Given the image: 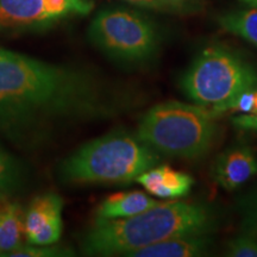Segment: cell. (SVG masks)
Wrapping results in <instances>:
<instances>
[{
    "mask_svg": "<svg viewBox=\"0 0 257 257\" xmlns=\"http://www.w3.org/2000/svg\"><path fill=\"white\" fill-rule=\"evenodd\" d=\"M134 101L130 91L92 69L5 49L0 56V134L18 147L35 148L66 128L114 117Z\"/></svg>",
    "mask_w": 257,
    "mask_h": 257,
    "instance_id": "obj_1",
    "label": "cell"
},
{
    "mask_svg": "<svg viewBox=\"0 0 257 257\" xmlns=\"http://www.w3.org/2000/svg\"><path fill=\"white\" fill-rule=\"evenodd\" d=\"M216 225L212 211L202 204L159 202L126 218L96 219L81 240L88 256H128L136 250L184 234L210 233Z\"/></svg>",
    "mask_w": 257,
    "mask_h": 257,
    "instance_id": "obj_2",
    "label": "cell"
},
{
    "mask_svg": "<svg viewBox=\"0 0 257 257\" xmlns=\"http://www.w3.org/2000/svg\"><path fill=\"white\" fill-rule=\"evenodd\" d=\"M160 157L137 135L113 131L79 148L61 163L59 174L70 185L124 184L156 167Z\"/></svg>",
    "mask_w": 257,
    "mask_h": 257,
    "instance_id": "obj_3",
    "label": "cell"
},
{
    "mask_svg": "<svg viewBox=\"0 0 257 257\" xmlns=\"http://www.w3.org/2000/svg\"><path fill=\"white\" fill-rule=\"evenodd\" d=\"M217 117L198 104L161 102L143 114L136 135L160 155L195 159L205 155L216 140Z\"/></svg>",
    "mask_w": 257,
    "mask_h": 257,
    "instance_id": "obj_4",
    "label": "cell"
},
{
    "mask_svg": "<svg viewBox=\"0 0 257 257\" xmlns=\"http://www.w3.org/2000/svg\"><path fill=\"white\" fill-rule=\"evenodd\" d=\"M181 88L194 104L219 115L242 93L256 91L257 69L239 54L221 46H211L186 70Z\"/></svg>",
    "mask_w": 257,
    "mask_h": 257,
    "instance_id": "obj_5",
    "label": "cell"
},
{
    "mask_svg": "<svg viewBox=\"0 0 257 257\" xmlns=\"http://www.w3.org/2000/svg\"><path fill=\"white\" fill-rule=\"evenodd\" d=\"M88 37L106 56L127 64L148 62L159 48V32L152 22L125 9L99 12L89 25Z\"/></svg>",
    "mask_w": 257,
    "mask_h": 257,
    "instance_id": "obj_6",
    "label": "cell"
},
{
    "mask_svg": "<svg viewBox=\"0 0 257 257\" xmlns=\"http://www.w3.org/2000/svg\"><path fill=\"white\" fill-rule=\"evenodd\" d=\"M63 200L55 193L38 195L25 213V236L31 245H53L62 234Z\"/></svg>",
    "mask_w": 257,
    "mask_h": 257,
    "instance_id": "obj_7",
    "label": "cell"
},
{
    "mask_svg": "<svg viewBox=\"0 0 257 257\" xmlns=\"http://www.w3.org/2000/svg\"><path fill=\"white\" fill-rule=\"evenodd\" d=\"M257 173V157L249 147L237 146L218 156L212 176L220 187L233 191Z\"/></svg>",
    "mask_w": 257,
    "mask_h": 257,
    "instance_id": "obj_8",
    "label": "cell"
},
{
    "mask_svg": "<svg viewBox=\"0 0 257 257\" xmlns=\"http://www.w3.org/2000/svg\"><path fill=\"white\" fill-rule=\"evenodd\" d=\"M43 0H0V34H18L50 25Z\"/></svg>",
    "mask_w": 257,
    "mask_h": 257,
    "instance_id": "obj_9",
    "label": "cell"
},
{
    "mask_svg": "<svg viewBox=\"0 0 257 257\" xmlns=\"http://www.w3.org/2000/svg\"><path fill=\"white\" fill-rule=\"evenodd\" d=\"M211 239L208 233L176 236L150 244L131 252L133 257H198L208 252Z\"/></svg>",
    "mask_w": 257,
    "mask_h": 257,
    "instance_id": "obj_10",
    "label": "cell"
},
{
    "mask_svg": "<svg viewBox=\"0 0 257 257\" xmlns=\"http://www.w3.org/2000/svg\"><path fill=\"white\" fill-rule=\"evenodd\" d=\"M136 181L150 194L163 199L184 197L191 191L193 179L188 174L167 166L154 167L138 176Z\"/></svg>",
    "mask_w": 257,
    "mask_h": 257,
    "instance_id": "obj_11",
    "label": "cell"
},
{
    "mask_svg": "<svg viewBox=\"0 0 257 257\" xmlns=\"http://www.w3.org/2000/svg\"><path fill=\"white\" fill-rule=\"evenodd\" d=\"M159 204L155 199L140 191L114 193L96 208V219H117L142 213Z\"/></svg>",
    "mask_w": 257,
    "mask_h": 257,
    "instance_id": "obj_12",
    "label": "cell"
},
{
    "mask_svg": "<svg viewBox=\"0 0 257 257\" xmlns=\"http://www.w3.org/2000/svg\"><path fill=\"white\" fill-rule=\"evenodd\" d=\"M25 216L21 206L14 202L0 206V256H10L23 245Z\"/></svg>",
    "mask_w": 257,
    "mask_h": 257,
    "instance_id": "obj_13",
    "label": "cell"
},
{
    "mask_svg": "<svg viewBox=\"0 0 257 257\" xmlns=\"http://www.w3.org/2000/svg\"><path fill=\"white\" fill-rule=\"evenodd\" d=\"M220 27L257 47V8L234 11L221 16Z\"/></svg>",
    "mask_w": 257,
    "mask_h": 257,
    "instance_id": "obj_14",
    "label": "cell"
},
{
    "mask_svg": "<svg viewBox=\"0 0 257 257\" xmlns=\"http://www.w3.org/2000/svg\"><path fill=\"white\" fill-rule=\"evenodd\" d=\"M24 172L21 163L0 147V195H9L23 185Z\"/></svg>",
    "mask_w": 257,
    "mask_h": 257,
    "instance_id": "obj_15",
    "label": "cell"
},
{
    "mask_svg": "<svg viewBox=\"0 0 257 257\" xmlns=\"http://www.w3.org/2000/svg\"><path fill=\"white\" fill-rule=\"evenodd\" d=\"M44 11L51 23L68 16H85L93 9L92 0H43Z\"/></svg>",
    "mask_w": 257,
    "mask_h": 257,
    "instance_id": "obj_16",
    "label": "cell"
},
{
    "mask_svg": "<svg viewBox=\"0 0 257 257\" xmlns=\"http://www.w3.org/2000/svg\"><path fill=\"white\" fill-rule=\"evenodd\" d=\"M225 255L230 257H257V236L243 231L240 236L227 243Z\"/></svg>",
    "mask_w": 257,
    "mask_h": 257,
    "instance_id": "obj_17",
    "label": "cell"
},
{
    "mask_svg": "<svg viewBox=\"0 0 257 257\" xmlns=\"http://www.w3.org/2000/svg\"><path fill=\"white\" fill-rule=\"evenodd\" d=\"M72 251L59 246L36 245V246H19L14 252L10 253L11 257H51V256H70Z\"/></svg>",
    "mask_w": 257,
    "mask_h": 257,
    "instance_id": "obj_18",
    "label": "cell"
},
{
    "mask_svg": "<svg viewBox=\"0 0 257 257\" xmlns=\"http://www.w3.org/2000/svg\"><path fill=\"white\" fill-rule=\"evenodd\" d=\"M243 231L257 236V192L250 194L240 204Z\"/></svg>",
    "mask_w": 257,
    "mask_h": 257,
    "instance_id": "obj_19",
    "label": "cell"
},
{
    "mask_svg": "<svg viewBox=\"0 0 257 257\" xmlns=\"http://www.w3.org/2000/svg\"><path fill=\"white\" fill-rule=\"evenodd\" d=\"M125 2L131 3L134 5L142 6V8L147 9H154V10H169L168 5L165 0H125Z\"/></svg>",
    "mask_w": 257,
    "mask_h": 257,
    "instance_id": "obj_20",
    "label": "cell"
},
{
    "mask_svg": "<svg viewBox=\"0 0 257 257\" xmlns=\"http://www.w3.org/2000/svg\"><path fill=\"white\" fill-rule=\"evenodd\" d=\"M168 5L169 11H175V10H182L185 5H187L191 0H165Z\"/></svg>",
    "mask_w": 257,
    "mask_h": 257,
    "instance_id": "obj_21",
    "label": "cell"
},
{
    "mask_svg": "<svg viewBox=\"0 0 257 257\" xmlns=\"http://www.w3.org/2000/svg\"><path fill=\"white\" fill-rule=\"evenodd\" d=\"M243 2L248 3V4L252 5V6H257V0H243Z\"/></svg>",
    "mask_w": 257,
    "mask_h": 257,
    "instance_id": "obj_22",
    "label": "cell"
},
{
    "mask_svg": "<svg viewBox=\"0 0 257 257\" xmlns=\"http://www.w3.org/2000/svg\"><path fill=\"white\" fill-rule=\"evenodd\" d=\"M3 51H4V49H3V48H0V56H2V54H3Z\"/></svg>",
    "mask_w": 257,
    "mask_h": 257,
    "instance_id": "obj_23",
    "label": "cell"
}]
</instances>
